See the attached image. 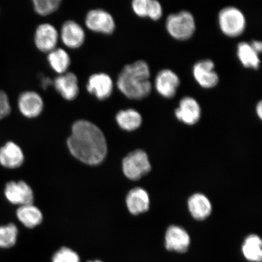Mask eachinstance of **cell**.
I'll use <instances>...</instances> for the list:
<instances>
[{
	"mask_svg": "<svg viewBox=\"0 0 262 262\" xmlns=\"http://www.w3.org/2000/svg\"><path fill=\"white\" fill-rule=\"evenodd\" d=\"M127 209L133 215H139L148 211L149 196L145 189L136 188L130 190L126 196Z\"/></svg>",
	"mask_w": 262,
	"mask_h": 262,
	"instance_id": "obj_18",
	"label": "cell"
},
{
	"mask_svg": "<svg viewBox=\"0 0 262 262\" xmlns=\"http://www.w3.org/2000/svg\"><path fill=\"white\" fill-rule=\"evenodd\" d=\"M55 89L65 100L71 101L79 93V86L76 75L73 73L60 74L53 81Z\"/></svg>",
	"mask_w": 262,
	"mask_h": 262,
	"instance_id": "obj_15",
	"label": "cell"
},
{
	"mask_svg": "<svg viewBox=\"0 0 262 262\" xmlns=\"http://www.w3.org/2000/svg\"><path fill=\"white\" fill-rule=\"evenodd\" d=\"M180 84V78L175 72L164 69L157 74L155 81L156 90L163 98H172L178 93Z\"/></svg>",
	"mask_w": 262,
	"mask_h": 262,
	"instance_id": "obj_8",
	"label": "cell"
},
{
	"mask_svg": "<svg viewBox=\"0 0 262 262\" xmlns=\"http://www.w3.org/2000/svg\"><path fill=\"white\" fill-rule=\"evenodd\" d=\"M191 240L184 229L172 225L167 229L165 235V247L170 251L183 253L187 251Z\"/></svg>",
	"mask_w": 262,
	"mask_h": 262,
	"instance_id": "obj_11",
	"label": "cell"
},
{
	"mask_svg": "<svg viewBox=\"0 0 262 262\" xmlns=\"http://www.w3.org/2000/svg\"><path fill=\"white\" fill-rule=\"evenodd\" d=\"M16 216L18 221L29 228L37 227L42 221V215L40 209L32 204L19 206L16 211Z\"/></svg>",
	"mask_w": 262,
	"mask_h": 262,
	"instance_id": "obj_21",
	"label": "cell"
},
{
	"mask_svg": "<svg viewBox=\"0 0 262 262\" xmlns=\"http://www.w3.org/2000/svg\"><path fill=\"white\" fill-rule=\"evenodd\" d=\"M52 83V81L50 79V78L48 77H43L42 78L41 81L42 87L43 88V89H46V88L50 86V85Z\"/></svg>",
	"mask_w": 262,
	"mask_h": 262,
	"instance_id": "obj_33",
	"label": "cell"
},
{
	"mask_svg": "<svg viewBox=\"0 0 262 262\" xmlns=\"http://www.w3.org/2000/svg\"><path fill=\"white\" fill-rule=\"evenodd\" d=\"M85 24L91 31L104 34H113L116 29L113 16L102 9H94L88 12Z\"/></svg>",
	"mask_w": 262,
	"mask_h": 262,
	"instance_id": "obj_7",
	"label": "cell"
},
{
	"mask_svg": "<svg viewBox=\"0 0 262 262\" xmlns=\"http://www.w3.org/2000/svg\"><path fill=\"white\" fill-rule=\"evenodd\" d=\"M237 55L239 61L245 68L257 70L260 68L259 54L252 48L249 42H239L237 47Z\"/></svg>",
	"mask_w": 262,
	"mask_h": 262,
	"instance_id": "obj_20",
	"label": "cell"
},
{
	"mask_svg": "<svg viewBox=\"0 0 262 262\" xmlns=\"http://www.w3.org/2000/svg\"><path fill=\"white\" fill-rule=\"evenodd\" d=\"M18 234V228L14 224L0 226V248L14 247L17 240Z\"/></svg>",
	"mask_w": 262,
	"mask_h": 262,
	"instance_id": "obj_25",
	"label": "cell"
},
{
	"mask_svg": "<svg viewBox=\"0 0 262 262\" xmlns=\"http://www.w3.org/2000/svg\"><path fill=\"white\" fill-rule=\"evenodd\" d=\"M262 242L257 235H249L242 245V253L246 259L251 262H261L262 259Z\"/></svg>",
	"mask_w": 262,
	"mask_h": 262,
	"instance_id": "obj_23",
	"label": "cell"
},
{
	"mask_svg": "<svg viewBox=\"0 0 262 262\" xmlns=\"http://www.w3.org/2000/svg\"><path fill=\"white\" fill-rule=\"evenodd\" d=\"M58 34L56 28L51 24L39 25L36 29L34 41L36 47L42 52H49L56 48Z\"/></svg>",
	"mask_w": 262,
	"mask_h": 262,
	"instance_id": "obj_12",
	"label": "cell"
},
{
	"mask_svg": "<svg viewBox=\"0 0 262 262\" xmlns=\"http://www.w3.org/2000/svg\"><path fill=\"white\" fill-rule=\"evenodd\" d=\"M25 157L20 147L12 142L0 148V164L5 168L15 169L24 163Z\"/></svg>",
	"mask_w": 262,
	"mask_h": 262,
	"instance_id": "obj_17",
	"label": "cell"
},
{
	"mask_svg": "<svg viewBox=\"0 0 262 262\" xmlns=\"http://www.w3.org/2000/svg\"><path fill=\"white\" fill-rule=\"evenodd\" d=\"M163 16V8L157 0H149L147 17L154 21L159 20Z\"/></svg>",
	"mask_w": 262,
	"mask_h": 262,
	"instance_id": "obj_28",
	"label": "cell"
},
{
	"mask_svg": "<svg viewBox=\"0 0 262 262\" xmlns=\"http://www.w3.org/2000/svg\"><path fill=\"white\" fill-rule=\"evenodd\" d=\"M61 39L66 47L77 49L84 43L85 32L77 23L73 20L67 21L62 26Z\"/></svg>",
	"mask_w": 262,
	"mask_h": 262,
	"instance_id": "obj_16",
	"label": "cell"
},
{
	"mask_svg": "<svg viewBox=\"0 0 262 262\" xmlns=\"http://www.w3.org/2000/svg\"><path fill=\"white\" fill-rule=\"evenodd\" d=\"M116 121L121 128L126 131H133L139 128L143 122L142 115L136 110L127 109L119 111Z\"/></svg>",
	"mask_w": 262,
	"mask_h": 262,
	"instance_id": "obj_22",
	"label": "cell"
},
{
	"mask_svg": "<svg viewBox=\"0 0 262 262\" xmlns=\"http://www.w3.org/2000/svg\"><path fill=\"white\" fill-rule=\"evenodd\" d=\"M61 3L60 0H34L33 6L38 15L47 16L56 11Z\"/></svg>",
	"mask_w": 262,
	"mask_h": 262,
	"instance_id": "obj_26",
	"label": "cell"
},
{
	"mask_svg": "<svg viewBox=\"0 0 262 262\" xmlns=\"http://www.w3.org/2000/svg\"><path fill=\"white\" fill-rule=\"evenodd\" d=\"M218 22L221 31L229 38H236L244 34L247 19L244 13L234 6H227L219 13Z\"/></svg>",
	"mask_w": 262,
	"mask_h": 262,
	"instance_id": "obj_4",
	"label": "cell"
},
{
	"mask_svg": "<svg viewBox=\"0 0 262 262\" xmlns=\"http://www.w3.org/2000/svg\"><path fill=\"white\" fill-rule=\"evenodd\" d=\"M67 143L72 155L88 165H97L105 159V137L99 127L89 121L78 120L73 124Z\"/></svg>",
	"mask_w": 262,
	"mask_h": 262,
	"instance_id": "obj_1",
	"label": "cell"
},
{
	"mask_svg": "<svg viewBox=\"0 0 262 262\" xmlns=\"http://www.w3.org/2000/svg\"><path fill=\"white\" fill-rule=\"evenodd\" d=\"M165 26L169 35L179 41L189 40L196 30L194 16L188 11L169 15L166 18Z\"/></svg>",
	"mask_w": 262,
	"mask_h": 262,
	"instance_id": "obj_3",
	"label": "cell"
},
{
	"mask_svg": "<svg viewBox=\"0 0 262 262\" xmlns=\"http://www.w3.org/2000/svg\"><path fill=\"white\" fill-rule=\"evenodd\" d=\"M150 78L148 64L144 60L136 61L122 69L118 77L117 87L129 99L142 100L151 93L152 84Z\"/></svg>",
	"mask_w": 262,
	"mask_h": 262,
	"instance_id": "obj_2",
	"label": "cell"
},
{
	"mask_svg": "<svg viewBox=\"0 0 262 262\" xmlns=\"http://www.w3.org/2000/svg\"><path fill=\"white\" fill-rule=\"evenodd\" d=\"M48 54V60L52 70L60 74L67 73L71 64L67 52L61 48H55Z\"/></svg>",
	"mask_w": 262,
	"mask_h": 262,
	"instance_id": "obj_24",
	"label": "cell"
},
{
	"mask_svg": "<svg viewBox=\"0 0 262 262\" xmlns=\"http://www.w3.org/2000/svg\"><path fill=\"white\" fill-rule=\"evenodd\" d=\"M149 0H134L132 8L136 15L141 18L147 17L148 11Z\"/></svg>",
	"mask_w": 262,
	"mask_h": 262,
	"instance_id": "obj_29",
	"label": "cell"
},
{
	"mask_svg": "<svg viewBox=\"0 0 262 262\" xmlns=\"http://www.w3.org/2000/svg\"><path fill=\"white\" fill-rule=\"evenodd\" d=\"M175 116L180 122L192 126L199 122L202 115L201 107L192 97H184L175 110Z\"/></svg>",
	"mask_w": 262,
	"mask_h": 262,
	"instance_id": "obj_9",
	"label": "cell"
},
{
	"mask_svg": "<svg viewBox=\"0 0 262 262\" xmlns=\"http://www.w3.org/2000/svg\"><path fill=\"white\" fill-rule=\"evenodd\" d=\"M251 47L258 54H261L262 51V42L258 40H254L250 43Z\"/></svg>",
	"mask_w": 262,
	"mask_h": 262,
	"instance_id": "obj_31",
	"label": "cell"
},
{
	"mask_svg": "<svg viewBox=\"0 0 262 262\" xmlns=\"http://www.w3.org/2000/svg\"><path fill=\"white\" fill-rule=\"evenodd\" d=\"M188 208L193 218L204 221L210 215L212 206L209 200L202 194L192 195L188 200Z\"/></svg>",
	"mask_w": 262,
	"mask_h": 262,
	"instance_id": "obj_19",
	"label": "cell"
},
{
	"mask_svg": "<svg viewBox=\"0 0 262 262\" xmlns=\"http://www.w3.org/2000/svg\"><path fill=\"white\" fill-rule=\"evenodd\" d=\"M151 169L148 156L143 150L130 152L123 160V171L127 178L137 180L147 174Z\"/></svg>",
	"mask_w": 262,
	"mask_h": 262,
	"instance_id": "obj_5",
	"label": "cell"
},
{
	"mask_svg": "<svg viewBox=\"0 0 262 262\" xmlns=\"http://www.w3.org/2000/svg\"><path fill=\"white\" fill-rule=\"evenodd\" d=\"M255 112H256L257 116L260 119L262 118V101H258L255 107Z\"/></svg>",
	"mask_w": 262,
	"mask_h": 262,
	"instance_id": "obj_32",
	"label": "cell"
},
{
	"mask_svg": "<svg viewBox=\"0 0 262 262\" xmlns=\"http://www.w3.org/2000/svg\"><path fill=\"white\" fill-rule=\"evenodd\" d=\"M11 111V106L8 95L0 90V120L9 116Z\"/></svg>",
	"mask_w": 262,
	"mask_h": 262,
	"instance_id": "obj_30",
	"label": "cell"
},
{
	"mask_svg": "<svg viewBox=\"0 0 262 262\" xmlns=\"http://www.w3.org/2000/svg\"><path fill=\"white\" fill-rule=\"evenodd\" d=\"M18 107L25 117L29 119L37 117L43 110V100L40 95L35 92H25L18 98Z\"/></svg>",
	"mask_w": 262,
	"mask_h": 262,
	"instance_id": "obj_14",
	"label": "cell"
},
{
	"mask_svg": "<svg viewBox=\"0 0 262 262\" xmlns=\"http://www.w3.org/2000/svg\"><path fill=\"white\" fill-rule=\"evenodd\" d=\"M52 262H80L79 255L71 249L63 247L55 253Z\"/></svg>",
	"mask_w": 262,
	"mask_h": 262,
	"instance_id": "obj_27",
	"label": "cell"
},
{
	"mask_svg": "<svg viewBox=\"0 0 262 262\" xmlns=\"http://www.w3.org/2000/svg\"><path fill=\"white\" fill-rule=\"evenodd\" d=\"M87 90L100 100L109 98L114 89L113 81L106 74L99 73L92 75L88 80Z\"/></svg>",
	"mask_w": 262,
	"mask_h": 262,
	"instance_id": "obj_13",
	"label": "cell"
},
{
	"mask_svg": "<svg viewBox=\"0 0 262 262\" xmlns=\"http://www.w3.org/2000/svg\"><path fill=\"white\" fill-rule=\"evenodd\" d=\"M5 194L8 201L14 205L32 204L34 201L32 189L24 181L8 182L6 185Z\"/></svg>",
	"mask_w": 262,
	"mask_h": 262,
	"instance_id": "obj_10",
	"label": "cell"
},
{
	"mask_svg": "<svg viewBox=\"0 0 262 262\" xmlns=\"http://www.w3.org/2000/svg\"><path fill=\"white\" fill-rule=\"evenodd\" d=\"M192 75L200 86L212 89L219 83V76L215 71L214 62L210 59L200 60L192 68Z\"/></svg>",
	"mask_w": 262,
	"mask_h": 262,
	"instance_id": "obj_6",
	"label": "cell"
},
{
	"mask_svg": "<svg viewBox=\"0 0 262 262\" xmlns=\"http://www.w3.org/2000/svg\"><path fill=\"white\" fill-rule=\"evenodd\" d=\"M87 262H103V261L99 260H90Z\"/></svg>",
	"mask_w": 262,
	"mask_h": 262,
	"instance_id": "obj_34",
	"label": "cell"
}]
</instances>
